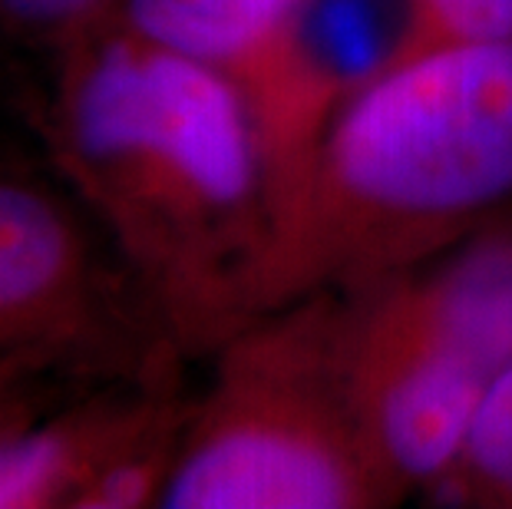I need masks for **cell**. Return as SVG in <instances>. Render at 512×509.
<instances>
[{
	"mask_svg": "<svg viewBox=\"0 0 512 509\" xmlns=\"http://www.w3.org/2000/svg\"><path fill=\"white\" fill-rule=\"evenodd\" d=\"M53 103L60 169L110 229L149 308L189 351L252 321L268 176L235 83L123 20L63 40Z\"/></svg>",
	"mask_w": 512,
	"mask_h": 509,
	"instance_id": "6da1fadb",
	"label": "cell"
},
{
	"mask_svg": "<svg viewBox=\"0 0 512 509\" xmlns=\"http://www.w3.org/2000/svg\"><path fill=\"white\" fill-rule=\"evenodd\" d=\"M512 205V40L390 60L278 192L252 321L420 268ZM248 321V324H252Z\"/></svg>",
	"mask_w": 512,
	"mask_h": 509,
	"instance_id": "7a4b0ae2",
	"label": "cell"
},
{
	"mask_svg": "<svg viewBox=\"0 0 512 509\" xmlns=\"http://www.w3.org/2000/svg\"><path fill=\"white\" fill-rule=\"evenodd\" d=\"M337 291L261 314L222 344L159 506L377 509L407 490L377 457L337 348Z\"/></svg>",
	"mask_w": 512,
	"mask_h": 509,
	"instance_id": "3957f363",
	"label": "cell"
},
{
	"mask_svg": "<svg viewBox=\"0 0 512 509\" xmlns=\"http://www.w3.org/2000/svg\"><path fill=\"white\" fill-rule=\"evenodd\" d=\"M347 394L403 490H430L499 367L512 361V232L493 225L433 262L337 291Z\"/></svg>",
	"mask_w": 512,
	"mask_h": 509,
	"instance_id": "277c9868",
	"label": "cell"
},
{
	"mask_svg": "<svg viewBox=\"0 0 512 509\" xmlns=\"http://www.w3.org/2000/svg\"><path fill=\"white\" fill-rule=\"evenodd\" d=\"M314 0H119L116 17L219 70L252 113L268 179L304 166L354 93L308 24Z\"/></svg>",
	"mask_w": 512,
	"mask_h": 509,
	"instance_id": "5b68a950",
	"label": "cell"
},
{
	"mask_svg": "<svg viewBox=\"0 0 512 509\" xmlns=\"http://www.w3.org/2000/svg\"><path fill=\"white\" fill-rule=\"evenodd\" d=\"M113 285L63 205L0 176V361L47 364L113 338Z\"/></svg>",
	"mask_w": 512,
	"mask_h": 509,
	"instance_id": "8992f818",
	"label": "cell"
},
{
	"mask_svg": "<svg viewBox=\"0 0 512 509\" xmlns=\"http://www.w3.org/2000/svg\"><path fill=\"white\" fill-rule=\"evenodd\" d=\"M430 493L456 506H512V361L486 384L460 453Z\"/></svg>",
	"mask_w": 512,
	"mask_h": 509,
	"instance_id": "52a82bcc",
	"label": "cell"
},
{
	"mask_svg": "<svg viewBox=\"0 0 512 509\" xmlns=\"http://www.w3.org/2000/svg\"><path fill=\"white\" fill-rule=\"evenodd\" d=\"M503 40H512V0H407V24L390 60L446 43Z\"/></svg>",
	"mask_w": 512,
	"mask_h": 509,
	"instance_id": "ba28073f",
	"label": "cell"
},
{
	"mask_svg": "<svg viewBox=\"0 0 512 509\" xmlns=\"http://www.w3.org/2000/svg\"><path fill=\"white\" fill-rule=\"evenodd\" d=\"M119 0H0V17L43 37L70 40L110 17Z\"/></svg>",
	"mask_w": 512,
	"mask_h": 509,
	"instance_id": "9c48e42d",
	"label": "cell"
},
{
	"mask_svg": "<svg viewBox=\"0 0 512 509\" xmlns=\"http://www.w3.org/2000/svg\"><path fill=\"white\" fill-rule=\"evenodd\" d=\"M0 364H24V361H0Z\"/></svg>",
	"mask_w": 512,
	"mask_h": 509,
	"instance_id": "30bf717a",
	"label": "cell"
}]
</instances>
